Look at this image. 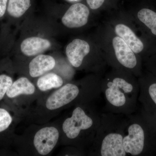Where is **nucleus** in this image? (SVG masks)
I'll return each mask as SVG.
<instances>
[{"mask_svg":"<svg viewBox=\"0 0 156 156\" xmlns=\"http://www.w3.org/2000/svg\"><path fill=\"white\" fill-rule=\"evenodd\" d=\"M123 139L128 156H156V119L142 107L127 115Z\"/></svg>","mask_w":156,"mask_h":156,"instance_id":"f257e3e1","label":"nucleus"},{"mask_svg":"<svg viewBox=\"0 0 156 156\" xmlns=\"http://www.w3.org/2000/svg\"><path fill=\"white\" fill-rule=\"evenodd\" d=\"M105 101V112L128 115L136 111L140 92L139 82L132 77L114 75L101 84Z\"/></svg>","mask_w":156,"mask_h":156,"instance_id":"f03ea898","label":"nucleus"},{"mask_svg":"<svg viewBox=\"0 0 156 156\" xmlns=\"http://www.w3.org/2000/svg\"><path fill=\"white\" fill-rule=\"evenodd\" d=\"M127 124V115L105 112L101 113L100 125L90 154L95 156H126L123 139Z\"/></svg>","mask_w":156,"mask_h":156,"instance_id":"7ed1b4c3","label":"nucleus"},{"mask_svg":"<svg viewBox=\"0 0 156 156\" xmlns=\"http://www.w3.org/2000/svg\"><path fill=\"white\" fill-rule=\"evenodd\" d=\"M101 113L93 105L87 107L77 106L71 116L66 119L62 128L66 136L72 141H76L83 135L88 144L92 145L101 121Z\"/></svg>","mask_w":156,"mask_h":156,"instance_id":"20e7f679","label":"nucleus"},{"mask_svg":"<svg viewBox=\"0 0 156 156\" xmlns=\"http://www.w3.org/2000/svg\"><path fill=\"white\" fill-rule=\"evenodd\" d=\"M138 101L145 110L156 119V78L151 73L141 77L139 81Z\"/></svg>","mask_w":156,"mask_h":156,"instance_id":"39448f33","label":"nucleus"},{"mask_svg":"<svg viewBox=\"0 0 156 156\" xmlns=\"http://www.w3.org/2000/svg\"><path fill=\"white\" fill-rule=\"evenodd\" d=\"M112 44L117 61L122 67L130 70H139V62L135 53L122 39L115 37Z\"/></svg>","mask_w":156,"mask_h":156,"instance_id":"423d86ee","label":"nucleus"},{"mask_svg":"<svg viewBox=\"0 0 156 156\" xmlns=\"http://www.w3.org/2000/svg\"><path fill=\"white\" fill-rule=\"evenodd\" d=\"M59 137V133L55 127H47L37 132L34 137L35 147L40 154H48L56 145Z\"/></svg>","mask_w":156,"mask_h":156,"instance_id":"0eeeda50","label":"nucleus"},{"mask_svg":"<svg viewBox=\"0 0 156 156\" xmlns=\"http://www.w3.org/2000/svg\"><path fill=\"white\" fill-rule=\"evenodd\" d=\"M89 10L86 5L78 3L72 5L65 13L61 19L62 24L68 28L82 27L87 24Z\"/></svg>","mask_w":156,"mask_h":156,"instance_id":"6e6552de","label":"nucleus"},{"mask_svg":"<svg viewBox=\"0 0 156 156\" xmlns=\"http://www.w3.org/2000/svg\"><path fill=\"white\" fill-rule=\"evenodd\" d=\"M90 52V46L87 42L80 39L73 40L66 47V53L70 63L73 67H80L85 57Z\"/></svg>","mask_w":156,"mask_h":156,"instance_id":"1a4fd4ad","label":"nucleus"},{"mask_svg":"<svg viewBox=\"0 0 156 156\" xmlns=\"http://www.w3.org/2000/svg\"><path fill=\"white\" fill-rule=\"evenodd\" d=\"M51 46V43L47 39L31 37L23 41L20 44V50L25 56H32L43 53Z\"/></svg>","mask_w":156,"mask_h":156,"instance_id":"9d476101","label":"nucleus"},{"mask_svg":"<svg viewBox=\"0 0 156 156\" xmlns=\"http://www.w3.org/2000/svg\"><path fill=\"white\" fill-rule=\"evenodd\" d=\"M55 65L56 61L53 56L40 54L34 58L30 63V75L34 78L40 76L53 69Z\"/></svg>","mask_w":156,"mask_h":156,"instance_id":"9b49d317","label":"nucleus"},{"mask_svg":"<svg viewBox=\"0 0 156 156\" xmlns=\"http://www.w3.org/2000/svg\"><path fill=\"white\" fill-rule=\"evenodd\" d=\"M115 31L135 54L142 53L145 47L144 43L128 27L123 24H118L115 28Z\"/></svg>","mask_w":156,"mask_h":156,"instance_id":"f8f14e48","label":"nucleus"},{"mask_svg":"<svg viewBox=\"0 0 156 156\" xmlns=\"http://www.w3.org/2000/svg\"><path fill=\"white\" fill-rule=\"evenodd\" d=\"M35 87L27 78L21 77L13 83L6 95L9 98H14L22 94L32 95Z\"/></svg>","mask_w":156,"mask_h":156,"instance_id":"ddd939ff","label":"nucleus"},{"mask_svg":"<svg viewBox=\"0 0 156 156\" xmlns=\"http://www.w3.org/2000/svg\"><path fill=\"white\" fill-rule=\"evenodd\" d=\"M137 16L140 21L151 33L156 37V9L144 7L138 11Z\"/></svg>","mask_w":156,"mask_h":156,"instance_id":"4468645a","label":"nucleus"},{"mask_svg":"<svg viewBox=\"0 0 156 156\" xmlns=\"http://www.w3.org/2000/svg\"><path fill=\"white\" fill-rule=\"evenodd\" d=\"M63 83V80L61 77L54 73H50L39 78L37 82V86L41 91H47L59 88Z\"/></svg>","mask_w":156,"mask_h":156,"instance_id":"2eb2a0df","label":"nucleus"},{"mask_svg":"<svg viewBox=\"0 0 156 156\" xmlns=\"http://www.w3.org/2000/svg\"><path fill=\"white\" fill-rule=\"evenodd\" d=\"M31 6V0H9L7 11L9 15L19 18L28 11Z\"/></svg>","mask_w":156,"mask_h":156,"instance_id":"dca6fc26","label":"nucleus"},{"mask_svg":"<svg viewBox=\"0 0 156 156\" xmlns=\"http://www.w3.org/2000/svg\"><path fill=\"white\" fill-rule=\"evenodd\" d=\"M12 83L11 77L5 74L0 75V100L3 99Z\"/></svg>","mask_w":156,"mask_h":156,"instance_id":"f3484780","label":"nucleus"},{"mask_svg":"<svg viewBox=\"0 0 156 156\" xmlns=\"http://www.w3.org/2000/svg\"><path fill=\"white\" fill-rule=\"evenodd\" d=\"M12 122V118L9 112L0 108V133L9 128Z\"/></svg>","mask_w":156,"mask_h":156,"instance_id":"a211bd4d","label":"nucleus"},{"mask_svg":"<svg viewBox=\"0 0 156 156\" xmlns=\"http://www.w3.org/2000/svg\"><path fill=\"white\" fill-rule=\"evenodd\" d=\"M147 67L151 73L156 78V56L149 59Z\"/></svg>","mask_w":156,"mask_h":156,"instance_id":"6ab92c4d","label":"nucleus"},{"mask_svg":"<svg viewBox=\"0 0 156 156\" xmlns=\"http://www.w3.org/2000/svg\"><path fill=\"white\" fill-rule=\"evenodd\" d=\"M105 0H87L89 8L92 10H96L103 5Z\"/></svg>","mask_w":156,"mask_h":156,"instance_id":"aec40b11","label":"nucleus"},{"mask_svg":"<svg viewBox=\"0 0 156 156\" xmlns=\"http://www.w3.org/2000/svg\"><path fill=\"white\" fill-rule=\"evenodd\" d=\"M8 2L9 0H0V17H2L5 13Z\"/></svg>","mask_w":156,"mask_h":156,"instance_id":"412c9836","label":"nucleus"}]
</instances>
